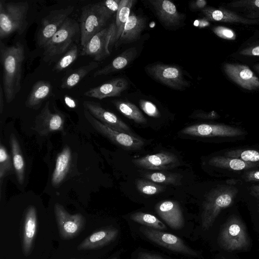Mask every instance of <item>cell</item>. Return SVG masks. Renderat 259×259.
Listing matches in <instances>:
<instances>
[{
    "instance_id": "44dd1931",
    "label": "cell",
    "mask_w": 259,
    "mask_h": 259,
    "mask_svg": "<svg viewBox=\"0 0 259 259\" xmlns=\"http://www.w3.org/2000/svg\"><path fill=\"white\" fill-rule=\"evenodd\" d=\"M119 231L109 228L94 232L86 238L78 246V250H88L102 247L116 239Z\"/></svg>"
},
{
    "instance_id": "d6986e66",
    "label": "cell",
    "mask_w": 259,
    "mask_h": 259,
    "mask_svg": "<svg viewBox=\"0 0 259 259\" xmlns=\"http://www.w3.org/2000/svg\"><path fill=\"white\" fill-rule=\"evenodd\" d=\"M128 81L124 78H115L97 87L91 88L84 93L85 96L102 100L104 98L119 97L127 89Z\"/></svg>"
},
{
    "instance_id": "60d3db41",
    "label": "cell",
    "mask_w": 259,
    "mask_h": 259,
    "mask_svg": "<svg viewBox=\"0 0 259 259\" xmlns=\"http://www.w3.org/2000/svg\"><path fill=\"white\" fill-rule=\"evenodd\" d=\"M212 30L215 34L223 39L235 40L236 38L235 32L229 28L218 26L213 27Z\"/></svg>"
},
{
    "instance_id": "5b68a950",
    "label": "cell",
    "mask_w": 259,
    "mask_h": 259,
    "mask_svg": "<svg viewBox=\"0 0 259 259\" xmlns=\"http://www.w3.org/2000/svg\"><path fill=\"white\" fill-rule=\"evenodd\" d=\"M79 33L80 27L78 23L74 19L68 18L44 47V60L49 62L63 54L71 47Z\"/></svg>"
},
{
    "instance_id": "f6af8a7d",
    "label": "cell",
    "mask_w": 259,
    "mask_h": 259,
    "mask_svg": "<svg viewBox=\"0 0 259 259\" xmlns=\"http://www.w3.org/2000/svg\"><path fill=\"white\" fill-rule=\"evenodd\" d=\"M136 259H166L156 254L146 252H140Z\"/></svg>"
},
{
    "instance_id": "8fae6325",
    "label": "cell",
    "mask_w": 259,
    "mask_h": 259,
    "mask_svg": "<svg viewBox=\"0 0 259 259\" xmlns=\"http://www.w3.org/2000/svg\"><path fill=\"white\" fill-rule=\"evenodd\" d=\"M181 133L187 135L201 137H236L245 134L242 130L221 124H197L183 128Z\"/></svg>"
},
{
    "instance_id": "3957f363",
    "label": "cell",
    "mask_w": 259,
    "mask_h": 259,
    "mask_svg": "<svg viewBox=\"0 0 259 259\" xmlns=\"http://www.w3.org/2000/svg\"><path fill=\"white\" fill-rule=\"evenodd\" d=\"M29 10L27 2L0 1V38L8 37L14 33L21 34L25 29Z\"/></svg>"
},
{
    "instance_id": "603a6c76",
    "label": "cell",
    "mask_w": 259,
    "mask_h": 259,
    "mask_svg": "<svg viewBox=\"0 0 259 259\" xmlns=\"http://www.w3.org/2000/svg\"><path fill=\"white\" fill-rule=\"evenodd\" d=\"M201 11L205 17L210 21L245 24H254L257 22L256 20L245 18L235 12L223 8H215L207 7Z\"/></svg>"
},
{
    "instance_id": "ee69618b",
    "label": "cell",
    "mask_w": 259,
    "mask_h": 259,
    "mask_svg": "<svg viewBox=\"0 0 259 259\" xmlns=\"http://www.w3.org/2000/svg\"><path fill=\"white\" fill-rule=\"evenodd\" d=\"M193 118H198L202 119H214L218 117V115L214 111H211L209 113L205 112H196L194 113L192 116Z\"/></svg>"
},
{
    "instance_id": "5bb4252c",
    "label": "cell",
    "mask_w": 259,
    "mask_h": 259,
    "mask_svg": "<svg viewBox=\"0 0 259 259\" xmlns=\"http://www.w3.org/2000/svg\"><path fill=\"white\" fill-rule=\"evenodd\" d=\"M65 116L60 112L52 113L49 108V102L36 116L33 128L41 136H47L51 133L63 131Z\"/></svg>"
},
{
    "instance_id": "681fc988",
    "label": "cell",
    "mask_w": 259,
    "mask_h": 259,
    "mask_svg": "<svg viewBox=\"0 0 259 259\" xmlns=\"http://www.w3.org/2000/svg\"><path fill=\"white\" fill-rule=\"evenodd\" d=\"M64 102L69 108H74L76 106L75 100L69 96H65L64 97Z\"/></svg>"
},
{
    "instance_id": "f907efd6",
    "label": "cell",
    "mask_w": 259,
    "mask_h": 259,
    "mask_svg": "<svg viewBox=\"0 0 259 259\" xmlns=\"http://www.w3.org/2000/svg\"><path fill=\"white\" fill-rule=\"evenodd\" d=\"M4 93L3 90V85L1 84L0 86V112L2 113L3 107L4 106Z\"/></svg>"
},
{
    "instance_id": "e575fe53",
    "label": "cell",
    "mask_w": 259,
    "mask_h": 259,
    "mask_svg": "<svg viewBox=\"0 0 259 259\" xmlns=\"http://www.w3.org/2000/svg\"><path fill=\"white\" fill-rule=\"evenodd\" d=\"M225 156L241 159L245 162L259 163V151L236 149L227 151Z\"/></svg>"
},
{
    "instance_id": "7402d4cb",
    "label": "cell",
    "mask_w": 259,
    "mask_h": 259,
    "mask_svg": "<svg viewBox=\"0 0 259 259\" xmlns=\"http://www.w3.org/2000/svg\"><path fill=\"white\" fill-rule=\"evenodd\" d=\"M145 27L146 21L143 17L133 12L130 13L117 45L128 44L138 40Z\"/></svg>"
},
{
    "instance_id": "7dc6e473",
    "label": "cell",
    "mask_w": 259,
    "mask_h": 259,
    "mask_svg": "<svg viewBox=\"0 0 259 259\" xmlns=\"http://www.w3.org/2000/svg\"><path fill=\"white\" fill-rule=\"evenodd\" d=\"M206 5V2L204 0H197L192 2L190 7L192 9H203Z\"/></svg>"
},
{
    "instance_id": "9a60e30c",
    "label": "cell",
    "mask_w": 259,
    "mask_h": 259,
    "mask_svg": "<svg viewBox=\"0 0 259 259\" xmlns=\"http://www.w3.org/2000/svg\"><path fill=\"white\" fill-rule=\"evenodd\" d=\"M132 162L139 167L151 170H168L180 165L176 155L166 151L135 158Z\"/></svg>"
},
{
    "instance_id": "bcb514c9",
    "label": "cell",
    "mask_w": 259,
    "mask_h": 259,
    "mask_svg": "<svg viewBox=\"0 0 259 259\" xmlns=\"http://www.w3.org/2000/svg\"><path fill=\"white\" fill-rule=\"evenodd\" d=\"M244 179L249 182H259V170L248 171L245 174Z\"/></svg>"
},
{
    "instance_id": "d6a6232c",
    "label": "cell",
    "mask_w": 259,
    "mask_h": 259,
    "mask_svg": "<svg viewBox=\"0 0 259 259\" xmlns=\"http://www.w3.org/2000/svg\"><path fill=\"white\" fill-rule=\"evenodd\" d=\"M131 220L145 227L159 230L167 229L166 226L154 215L143 212H136L131 214Z\"/></svg>"
},
{
    "instance_id": "f546056e",
    "label": "cell",
    "mask_w": 259,
    "mask_h": 259,
    "mask_svg": "<svg viewBox=\"0 0 259 259\" xmlns=\"http://www.w3.org/2000/svg\"><path fill=\"white\" fill-rule=\"evenodd\" d=\"M136 2L135 0H121L119 9L116 13L115 32L110 45L115 41L117 42L119 40L130 14L131 9Z\"/></svg>"
},
{
    "instance_id": "4316f807",
    "label": "cell",
    "mask_w": 259,
    "mask_h": 259,
    "mask_svg": "<svg viewBox=\"0 0 259 259\" xmlns=\"http://www.w3.org/2000/svg\"><path fill=\"white\" fill-rule=\"evenodd\" d=\"M71 161V150L65 146L58 155L55 169L52 177V184L54 186H59L64 180L69 169Z\"/></svg>"
},
{
    "instance_id": "816d5d0a",
    "label": "cell",
    "mask_w": 259,
    "mask_h": 259,
    "mask_svg": "<svg viewBox=\"0 0 259 259\" xmlns=\"http://www.w3.org/2000/svg\"><path fill=\"white\" fill-rule=\"evenodd\" d=\"M252 193L259 197V185H254L251 187Z\"/></svg>"
},
{
    "instance_id": "74e56055",
    "label": "cell",
    "mask_w": 259,
    "mask_h": 259,
    "mask_svg": "<svg viewBox=\"0 0 259 259\" xmlns=\"http://www.w3.org/2000/svg\"><path fill=\"white\" fill-rule=\"evenodd\" d=\"M136 183L138 190L142 193L148 195L158 194L164 189L162 186L147 180L138 179Z\"/></svg>"
},
{
    "instance_id": "83f0119b",
    "label": "cell",
    "mask_w": 259,
    "mask_h": 259,
    "mask_svg": "<svg viewBox=\"0 0 259 259\" xmlns=\"http://www.w3.org/2000/svg\"><path fill=\"white\" fill-rule=\"evenodd\" d=\"M208 163L218 168L233 170H244L259 165V163L245 162L239 159L225 156H214L209 159Z\"/></svg>"
},
{
    "instance_id": "7bdbcfd3",
    "label": "cell",
    "mask_w": 259,
    "mask_h": 259,
    "mask_svg": "<svg viewBox=\"0 0 259 259\" xmlns=\"http://www.w3.org/2000/svg\"><path fill=\"white\" fill-rule=\"evenodd\" d=\"M239 54L248 56H259V45L252 46L241 50Z\"/></svg>"
},
{
    "instance_id": "836d02e7",
    "label": "cell",
    "mask_w": 259,
    "mask_h": 259,
    "mask_svg": "<svg viewBox=\"0 0 259 259\" xmlns=\"http://www.w3.org/2000/svg\"><path fill=\"white\" fill-rule=\"evenodd\" d=\"M144 177L156 183L173 185H181L182 178V176L178 174L163 172H147Z\"/></svg>"
},
{
    "instance_id": "277c9868",
    "label": "cell",
    "mask_w": 259,
    "mask_h": 259,
    "mask_svg": "<svg viewBox=\"0 0 259 259\" xmlns=\"http://www.w3.org/2000/svg\"><path fill=\"white\" fill-rule=\"evenodd\" d=\"M112 15L100 2L89 4L82 8L79 24L80 40L82 47L93 36L104 28Z\"/></svg>"
},
{
    "instance_id": "9c48e42d",
    "label": "cell",
    "mask_w": 259,
    "mask_h": 259,
    "mask_svg": "<svg viewBox=\"0 0 259 259\" xmlns=\"http://www.w3.org/2000/svg\"><path fill=\"white\" fill-rule=\"evenodd\" d=\"M115 28V23H112L96 34L82 47L80 55L89 56L96 61H102L109 56V46L114 37Z\"/></svg>"
},
{
    "instance_id": "8d00e7d4",
    "label": "cell",
    "mask_w": 259,
    "mask_h": 259,
    "mask_svg": "<svg viewBox=\"0 0 259 259\" xmlns=\"http://www.w3.org/2000/svg\"><path fill=\"white\" fill-rule=\"evenodd\" d=\"M231 5L243 9L249 17H259V0H242L234 2Z\"/></svg>"
},
{
    "instance_id": "4fadbf2b",
    "label": "cell",
    "mask_w": 259,
    "mask_h": 259,
    "mask_svg": "<svg viewBox=\"0 0 259 259\" xmlns=\"http://www.w3.org/2000/svg\"><path fill=\"white\" fill-rule=\"evenodd\" d=\"M149 71L156 80L173 89L185 90L189 85L182 70L177 66L156 64L152 65Z\"/></svg>"
},
{
    "instance_id": "8992f818",
    "label": "cell",
    "mask_w": 259,
    "mask_h": 259,
    "mask_svg": "<svg viewBox=\"0 0 259 259\" xmlns=\"http://www.w3.org/2000/svg\"><path fill=\"white\" fill-rule=\"evenodd\" d=\"M221 248L228 251L246 249L250 241L246 228L237 217L229 219L221 229L218 238Z\"/></svg>"
},
{
    "instance_id": "2e32d148",
    "label": "cell",
    "mask_w": 259,
    "mask_h": 259,
    "mask_svg": "<svg viewBox=\"0 0 259 259\" xmlns=\"http://www.w3.org/2000/svg\"><path fill=\"white\" fill-rule=\"evenodd\" d=\"M224 70L232 80L242 88L249 91L259 89V78L247 66L226 63Z\"/></svg>"
},
{
    "instance_id": "f35d334b",
    "label": "cell",
    "mask_w": 259,
    "mask_h": 259,
    "mask_svg": "<svg viewBox=\"0 0 259 259\" xmlns=\"http://www.w3.org/2000/svg\"><path fill=\"white\" fill-rule=\"evenodd\" d=\"M13 164L11 157L5 147L1 143L0 145V180L1 184L6 174L13 170Z\"/></svg>"
},
{
    "instance_id": "484cf974",
    "label": "cell",
    "mask_w": 259,
    "mask_h": 259,
    "mask_svg": "<svg viewBox=\"0 0 259 259\" xmlns=\"http://www.w3.org/2000/svg\"><path fill=\"white\" fill-rule=\"evenodd\" d=\"M52 85L50 82L38 80L33 85L25 102L26 107L32 109H38L43 101L51 94Z\"/></svg>"
},
{
    "instance_id": "c3c4849f",
    "label": "cell",
    "mask_w": 259,
    "mask_h": 259,
    "mask_svg": "<svg viewBox=\"0 0 259 259\" xmlns=\"http://www.w3.org/2000/svg\"><path fill=\"white\" fill-rule=\"evenodd\" d=\"M208 21L205 17L203 19H197L194 21V25L199 28L205 27L209 25Z\"/></svg>"
},
{
    "instance_id": "d590c367",
    "label": "cell",
    "mask_w": 259,
    "mask_h": 259,
    "mask_svg": "<svg viewBox=\"0 0 259 259\" xmlns=\"http://www.w3.org/2000/svg\"><path fill=\"white\" fill-rule=\"evenodd\" d=\"M78 49L76 45H72L64 56L54 66V70L61 71L68 67L77 58Z\"/></svg>"
},
{
    "instance_id": "4dcf8cb0",
    "label": "cell",
    "mask_w": 259,
    "mask_h": 259,
    "mask_svg": "<svg viewBox=\"0 0 259 259\" xmlns=\"http://www.w3.org/2000/svg\"><path fill=\"white\" fill-rule=\"evenodd\" d=\"M97 61H92L73 71L66 77L61 84L63 89H70L77 85L88 73L98 67Z\"/></svg>"
},
{
    "instance_id": "d4e9b609",
    "label": "cell",
    "mask_w": 259,
    "mask_h": 259,
    "mask_svg": "<svg viewBox=\"0 0 259 259\" xmlns=\"http://www.w3.org/2000/svg\"><path fill=\"white\" fill-rule=\"evenodd\" d=\"M137 54L135 48L126 49L108 65L96 71L94 76L107 75L123 69L134 60Z\"/></svg>"
},
{
    "instance_id": "ba28073f",
    "label": "cell",
    "mask_w": 259,
    "mask_h": 259,
    "mask_svg": "<svg viewBox=\"0 0 259 259\" xmlns=\"http://www.w3.org/2000/svg\"><path fill=\"white\" fill-rule=\"evenodd\" d=\"M139 230L149 240L172 251L196 257L200 256L199 252L172 234L145 226L141 227Z\"/></svg>"
},
{
    "instance_id": "7c38bea8",
    "label": "cell",
    "mask_w": 259,
    "mask_h": 259,
    "mask_svg": "<svg viewBox=\"0 0 259 259\" xmlns=\"http://www.w3.org/2000/svg\"><path fill=\"white\" fill-rule=\"evenodd\" d=\"M54 212L61 236L66 239L78 235L85 224V219L80 213L70 214L59 204L54 206Z\"/></svg>"
},
{
    "instance_id": "db71d44e",
    "label": "cell",
    "mask_w": 259,
    "mask_h": 259,
    "mask_svg": "<svg viewBox=\"0 0 259 259\" xmlns=\"http://www.w3.org/2000/svg\"><path fill=\"white\" fill-rule=\"evenodd\" d=\"M112 259H117V257H114V258H113Z\"/></svg>"
},
{
    "instance_id": "30bf717a",
    "label": "cell",
    "mask_w": 259,
    "mask_h": 259,
    "mask_svg": "<svg viewBox=\"0 0 259 259\" xmlns=\"http://www.w3.org/2000/svg\"><path fill=\"white\" fill-rule=\"evenodd\" d=\"M73 10L74 7L69 6L52 11L42 18L37 35V42L40 48H44L47 42L69 18Z\"/></svg>"
},
{
    "instance_id": "52a82bcc",
    "label": "cell",
    "mask_w": 259,
    "mask_h": 259,
    "mask_svg": "<svg viewBox=\"0 0 259 259\" xmlns=\"http://www.w3.org/2000/svg\"><path fill=\"white\" fill-rule=\"evenodd\" d=\"M85 118L99 133L122 148L135 150L141 149L145 144L140 137L114 130L96 119L88 110L84 111Z\"/></svg>"
},
{
    "instance_id": "1f68e13d",
    "label": "cell",
    "mask_w": 259,
    "mask_h": 259,
    "mask_svg": "<svg viewBox=\"0 0 259 259\" xmlns=\"http://www.w3.org/2000/svg\"><path fill=\"white\" fill-rule=\"evenodd\" d=\"M113 103L118 111L127 118L138 123L146 122V119L134 104L121 100H114Z\"/></svg>"
},
{
    "instance_id": "ab89813d",
    "label": "cell",
    "mask_w": 259,
    "mask_h": 259,
    "mask_svg": "<svg viewBox=\"0 0 259 259\" xmlns=\"http://www.w3.org/2000/svg\"><path fill=\"white\" fill-rule=\"evenodd\" d=\"M139 104L142 110L148 115L153 117H159L160 113L158 108L153 103L145 100H141Z\"/></svg>"
},
{
    "instance_id": "f1b7e54d",
    "label": "cell",
    "mask_w": 259,
    "mask_h": 259,
    "mask_svg": "<svg viewBox=\"0 0 259 259\" xmlns=\"http://www.w3.org/2000/svg\"><path fill=\"white\" fill-rule=\"evenodd\" d=\"M10 143L16 177L19 183L22 184L25 177V162L19 143L15 135L13 133L10 137Z\"/></svg>"
},
{
    "instance_id": "b9f144b4",
    "label": "cell",
    "mask_w": 259,
    "mask_h": 259,
    "mask_svg": "<svg viewBox=\"0 0 259 259\" xmlns=\"http://www.w3.org/2000/svg\"><path fill=\"white\" fill-rule=\"evenodd\" d=\"M121 0H107L100 2V4L104 7L112 14L117 12Z\"/></svg>"
},
{
    "instance_id": "ac0fdd59",
    "label": "cell",
    "mask_w": 259,
    "mask_h": 259,
    "mask_svg": "<svg viewBox=\"0 0 259 259\" xmlns=\"http://www.w3.org/2000/svg\"><path fill=\"white\" fill-rule=\"evenodd\" d=\"M155 211L164 222L175 230L181 229L185 220L179 204L174 200H165L158 203Z\"/></svg>"
},
{
    "instance_id": "7a4b0ae2",
    "label": "cell",
    "mask_w": 259,
    "mask_h": 259,
    "mask_svg": "<svg viewBox=\"0 0 259 259\" xmlns=\"http://www.w3.org/2000/svg\"><path fill=\"white\" fill-rule=\"evenodd\" d=\"M237 192L238 190L234 187L221 185L207 194L201 213V226L204 230L209 229L220 212L232 203Z\"/></svg>"
},
{
    "instance_id": "11a10c76",
    "label": "cell",
    "mask_w": 259,
    "mask_h": 259,
    "mask_svg": "<svg viewBox=\"0 0 259 259\" xmlns=\"http://www.w3.org/2000/svg\"><path fill=\"white\" fill-rule=\"evenodd\" d=\"M221 259H224V258H221Z\"/></svg>"
},
{
    "instance_id": "cb8c5ba5",
    "label": "cell",
    "mask_w": 259,
    "mask_h": 259,
    "mask_svg": "<svg viewBox=\"0 0 259 259\" xmlns=\"http://www.w3.org/2000/svg\"><path fill=\"white\" fill-rule=\"evenodd\" d=\"M37 225V216L35 208L30 206L27 209L24 220L22 239V247L25 255L29 254L32 248Z\"/></svg>"
},
{
    "instance_id": "f5cc1de1",
    "label": "cell",
    "mask_w": 259,
    "mask_h": 259,
    "mask_svg": "<svg viewBox=\"0 0 259 259\" xmlns=\"http://www.w3.org/2000/svg\"><path fill=\"white\" fill-rule=\"evenodd\" d=\"M254 67L255 69L259 73V64L255 65Z\"/></svg>"
},
{
    "instance_id": "6da1fadb",
    "label": "cell",
    "mask_w": 259,
    "mask_h": 259,
    "mask_svg": "<svg viewBox=\"0 0 259 259\" xmlns=\"http://www.w3.org/2000/svg\"><path fill=\"white\" fill-rule=\"evenodd\" d=\"M3 67V87L7 103L11 102L21 90L22 65L25 59L23 45L20 42L11 46L0 44Z\"/></svg>"
},
{
    "instance_id": "ffe728a7",
    "label": "cell",
    "mask_w": 259,
    "mask_h": 259,
    "mask_svg": "<svg viewBox=\"0 0 259 259\" xmlns=\"http://www.w3.org/2000/svg\"><path fill=\"white\" fill-rule=\"evenodd\" d=\"M158 18L167 26L179 25L184 15L177 10L175 5L168 0H149Z\"/></svg>"
},
{
    "instance_id": "e0dca14e",
    "label": "cell",
    "mask_w": 259,
    "mask_h": 259,
    "mask_svg": "<svg viewBox=\"0 0 259 259\" xmlns=\"http://www.w3.org/2000/svg\"><path fill=\"white\" fill-rule=\"evenodd\" d=\"M84 109L96 119L110 128L130 135H134L130 127L115 114L104 108L97 102L85 101L83 103Z\"/></svg>"
}]
</instances>
